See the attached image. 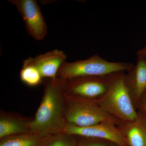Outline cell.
Returning a JSON list of instances; mask_svg holds the SVG:
<instances>
[{
    "label": "cell",
    "mask_w": 146,
    "mask_h": 146,
    "mask_svg": "<svg viewBox=\"0 0 146 146\" xmlns=\"http://www.w3.org/2000/svg\"><path fill=\"white\" fill-rule=\"evenodd\" d=\"M144 94H145L146 96V98H145V103H144V109H145V111L146 113V91L145 92V93Z\"/></svg>",
    "instance_id": "cell-17"
},
{
    "label": "cell",
    "mask_w": 146,
    "mask_h": 146,
    "mask_svg": "<svg viewBox=\"0 0 146 146\" xmlns=\"http://www.w3.org/2000/svg\"><path fill=\"white\" fill-rule=\"evenodd\" d=\"M66 59V55L63 51L56 49L35 57L29 58L24 60L23 63L35 66L42 77L54 79L57 77L58 70Z\"/></svg>",
    "instance_id": "cell-8"
},
{
    "label": "cell",
    "mask_w": 146,
    "mask_h": 146,
    "mask_svg": "<svg viewBox=\"0 0 146 146\" xmlns=\"http://www.w3.org/2000/svg\"><path fill=\"white\" fill-rule=\"evenodd\" d=\"M65 81L57 77L46 82L40 105L34 119L28 122L32 133L43 136L62 133L67 125Z\"/></svg>",
    "instance_id": "cell-1"
},
{
    "label": "cell",
    "mask_w": 146,
    "mask_h": 146,
    "mask_svg": "<svg viewBox=\"0 0 146 146\" xmlns=\"http://www.w3.org/2000/svg\"><path fill=\"white\" fill-rule=\"evenodd\" d=\"M62 133L72 136L105 139L119 146H126L122 133L112 125V123H102L86 127H80L67 124Z\"/></svg>",
    "instance_id": "cell-7"
},
{
    "label": "cell",
    "mask_w": 146,
    "mask_h": 146,
    "mask_svg": "<svg viewBox=\"0 0 146 146\" xmlns=\"http://www.w3.org/2000/svg\"><path fill=\"white\" fill-rule=\"evenodd\" d=\"M129 77L125 80L129 91H133L136 98H141L146 91V59L137 56L135 65L130 70Z\"/></svg>",
    "instance_id": "cell-9"
},
{
    "label": "cell",
    "mask_w": 146,
    "mask_h": 146,
    "mask_svg": "<svg viewBox=\"0 0 146 146\" xmlns=\"http://www.w3.org/2000/svg\"><path fill=\"white\" fill-rule=\"evenodd\" d=\"M53 136L31 133L11 136L1 139L0 146H45Z\"/></svg>",
    "instance_id": "cell-11"
},
{
    "label": "cell",
    "mask_w": 146,
    "mask_h": 146,
    "mask_svg": "<svg viewBox=\"0 0 146 146\" xmlns=\"http://www.w3.org/2000/svg\"><path fill=\"white\" fill-rule=\"evenodd\" d=\"M123 73H118L115 76L100 103V107L123 121L134 122L138 121V115L132 104L130 91Z\"/></svg>",
    "instance_id": "cell-3"
},
{
    "label": "cell",
    "mask_w": 146,
    "mask_h": 146,
    "mask_svg": "<svg viewBox=\"0 0 146 146\" xmlns=\"http://www.w3.org/2000/svg\"><path fill=\"white\" fill-rule=\"evenodd\" d=\"M29 121L11 116H1L0 139L21 134L32 133L28 125Z\"/></svg>",
    "instance_id": "cell-10"
},
{
    "label": "cell",
    "mask_w": 146,
    "mask_h": 146,
    "mask_svg": "<svg viewBox=\"0 0 146 146\" xmlns=\"http://www.w3.org/2000/svg\"><path fill=\"white\" fill-rule=\"evenodd\" d=\"M126 135L129 146H146V127L138 121L131 124Z\"/></svg>",
    "instance_id": "cell-12"
},
{
    "label": "cell",
    "mask_w": 146,
    "mask_h": 146,
    "mask_svg": "<svg viewBox=\"0 0 146 146\" xmlns=\"http://www.w3.org/2000/svg\"><path fill=\"white\" fill-rule=\"evenodd\" d=\"M16 6L25 24L29 34L40 41L46 35L47 27L43 14L35 0H10Z\"/></svg>",
    "instance_id": "cell-6"
},
{
    "label": "cell",
    "mask_w": 146,
    "mask_h": 146,
    "mask_svg": "<svg viewBox=\"0 0 146 146\" xmlns=\"http://www.w3.org/2000/svg\"><path fill=\"white\" fill-rule=\"evenodd\" d=\"M132 63L111 62L97 54L84 60L74 62H65L60 67L58 77L65 80L86 76H103L129 71Z\"/></svg>",
    "instance_id": "cell-2"
},
{
    "label": "cell",
    "mask_w": 146,
    "mask_h": 146,
    "mask_svg": "<svg viewBox=\"0 0 146 146\" xmlns=\"http://www.w3.org/2000/svg\"><path fill=\"white\" fill-rule=\"evenodd\" d=\"M65 98L67 124L86 127L102 123H112V118L101 108L89 102Z\"/></svg>",
    "instance_id": "cell-4"
},
{
    "label": "cell",
    "mask_w": 146,
    "mask_h": 146,
    "mask_svg": "<svg viewBox=\"0 0 146 146\" xmlns=\"http://www.w3.org/2000/svg\"><path fill=\"white\" fill-rule=\"evenodd\" d=\"M78 146H107L106 144L99 142H88Z\"/></svg>",
    "instance_id": "cell-15"
},
{
    "label": "cell",
    "mask_w": 146,
    "mask_h": 146,
    "mask_svg": "<svg viewBox=\"0 0 146 146\" xmlns=\"http://www.w3.org/2000/svg\"><path fill=\"white\" fill-rule=\"evenodd\" d=\"M118 73L103 76L81 77L66 80L64 89L65 97L72 100L89 99L104 95Z\"/></svg>",
    "instance_id": "cell-5"
},
{
    "label": "cell",
    "mask_w": 146,
    "mask_h": 146,
    "mask_svg": "<svg viewBox=\"0 0 146 146\" xmlns=\"http://www.w3.org/2000/svg\"><path fill=\"white\" fill-rule=\"evenodd\" d=\"M71 136L63 133L56 134L45 146H76Z\"/></svg>",
    "instance_id": "cell-14"
},
{
    "label": "cell",
    "mask_w": 146,
    "mask_h": 146,
    "mask_svg": "<svg viewBox=\"0 0 146 146\" xmlns=\"http://www.w3.org/2000/svg\"><path fill=\"white\" fill-rule=\"evenodd\" d=\"M136 54L137 56H142L146 59V46L138 50Z\"/></svg>",
    "instance_id": "cell-16"
},
{
    "label": "cell",
    "mask_w": 146,
    "mask_h": 146,
    "mask_svg": "<svg viewBox=\"0 0 146 146\" xmlns=\"http://www.w3.org/2000/svg\"><path fill=\"white\" fill-rule=\"evenodd\" d=\"M21 80L25 84L30 86H35L42 83V77L37 68L29 64H24L20 72Z\"/></svg>",
    "instance_id": "cell-13"
}]
</instances>
